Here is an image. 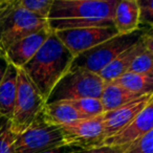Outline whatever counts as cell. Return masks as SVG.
I'll list each match as a JSON object with an SVG mask.
<instances>
[{
  "label": "cell",
  "mask_w": 153,
  "mask_h": 153,
  "mask_svg": "<svg viewBox=\"0 0 153 153\" xmlns=\"http://www.w3.org/2000/svg\"><path fill=\"white\" fill-rule=\"evenodd\" d=\"M74 59V56L53 32L22 69L47 101L58 82L70 69Z\"/></svg>",
  "instance_id": "obj_1"
},
{
  "label": "cell",
  "mask_w": 153,
  "mask_h": 153,
  "mask_svg": "<svg viewBox=\"0 0 153 153\" xmlns=\"http://www.w3.org/2000/svg\"><path fill=\"white\" fill-rule=\"evenodd\" d=\"M48 27V20L26 11L18 2H0V48H7L21 39Z\"/></svg>",
  "instance_id": "obj_2"
},
{
  "label": "cell",
  "mask_w": 153,
  "mask_h": 153,
  "mask_svg": "<svg viewBox=\"0 0 153 153\" xmlns=\"http://www.w3.org/2000/svg\"><path fill=\"white\" fill-rule=\"evenodd\" d=\"M105 84L98 74L82 68H70L55 86L46 104L86 98L101 99Z\"/></svg>",
  "instance_id": "obj_3"
},
{
  "label": "cell",
  "mask_w": 153,
  "mask_h": 153,
  "mask_svg": "<svg viewBox=\"0 0 153 153\" xmlns=\"http://www.w3.org/2000/svg\"><path fill=\"white\" fill-rule=\"evenodd\" d=\"M144 28L127 35H117L113 38L74 57L70 68H82L94 74H99L109 63L129 47L134 45L143 36Z\"/></svg>",
  "instance_id": "obj_4"
},
{
  "label": "cell",
  "mask_w": 153,
  "mask_h": 153,
  "mask_svg": "<svg viewBox=\"0 0 153 153\" xmlns=\"http://www.w3.org/2000/svg\"><path fill=\"white\" fill-rule=\"evenodd\" d=\"M17 97L11 119L12 130L19 135L43 110L46 101L22 68H17Z\"/></svg>",
  "instance_id": "obj_5"
},
{
  "label": "cell",
  "mask_w": 153,
  "mask_h": 153,
  "mask_svg": "<svg viewBox=\"0 0 153 153\" xmlns=\"http://www.w3.org/2000/svg\"><path fill=\"white\" fill-rule=\"evenodd\" d=\"M119 0H53L48 20H113Z\"/></svg>",
  "instance_id": "obj_6"
},
{
  "label": "cell",
  "mask_w": 153,
  "mask_h": 153,
  "mask_svg": "<svg viewBox=\"0 0 153 153\" xmlns=\"http://www.w3.org/2000/svg\"><path fill=\"white\" fill-rule=\"evenodd\" d=\"M64 145L60 126L49 124L40 112L30 127L17 136L15 153H37Z\"/></svg>",
  "instance_id": "obj_7"
},
{
  "label": "cell",
  "mask_w": 153,
  "mask_h": 153,
  "mask_svg": "<svg viewBox=\"0 0 153 153\" xmlns=\"http://www.w3.org/2000/svg\"><path fill=\"white\" fill-rule=\"evenodd\" d=\"M66 146L78 149H91L100 147L104 140L103 114L72 121L60 126Z\"/></svg>",
  "instance_id": "obj_8"
},
{
  "label": "cell",
  "mask_w": 153,
  "mask_h": 153,
  "mask_svg": "<svg viewBox=\"0 0 153 153\" xmlns=\"http://www.w3.org/2000/svg\"><path fill=\"white\" fill-rule=\"evenodd\" d=\"M55 34L66 48L76 57L80 53L115 37L119 33L114 26H97L58 30L55 32Z\"/></svg>",
  "instance_id": "obj_9"
},
{
  "label": "cell",
  "mask_w": 153,
  "mask_h": 153,
  "mask_svg": "<svg viewBox=\"0 0 153 153\" xmlns=\"http://www.w3.org/2000/svg\"><path fill=\"white\" fill-rule=\"evenodd\" d=\"M152 96H143L134 101L127 103L113 110L103 113V126H104V140L127 128L136 115L146 107Z\"/></svg>",
  "instance_id": "obj_10"
},
{
  "label": "cell",
  "mask_w": 153,
  "mask_h": 153,
  "mask_svg": "<svg viewBox=\"0 0 153 153\" xmlns=\"http://www.w3.org/2000/svg\"><path fill=\"white\" fill-rule=\"evenodd\" d=\"M153 129V96L134 121L122 132L103 140L101 146H126Z\"/></svg>",
  "instance_id": "obj_11"
},
{
  "label": "cell",
  "mask_w": 153,
  "mask_h": 153,
  "mask_svg": "<svg viewBox=\"0 0 153 153\" xmlns=\"http://www.w3.org/2000/svg\"><path fill=\"white\" fill-rule=\"evenodd\" d=\"M53 30L48 27L32 34L14 43L5 51L9 62L17 68H22L42 47Z\"/></svg>",
  "instance_id": "obj_12"
},
{
  "label": "cell",
  "mask_w": 153,
  "mask_h": 153,
  "mask_svg": "<svg viewBox=\"0 0 153 153\" xmlns=\"http://www.w3.org/2000/svg\"><path fill=\"white\" fill-rule=\"evenodd\" d=\"M145 48H146V47H145L144 42H143L142 38H140L135 44L132 45L127 51H125L124 53H122L121 55L117 56L111 63H109L108 65L103 70H101L98 74L102 78V80L105 83H109V82L114 81L117 78L123 76L124 74L129 71L130 66H131L133 60L135 59Z\"/></svg>",
  "instance_id": "obj_13"
},
{
  "label": "cell",
  "mask_w": 153,
  "mask_h": 153,
  "mask_svg": "<svg viewBox=\"0 0 153 153\" xmlns=\"http://www.w3.org/2000/svg\"><path fill=\"white\" fill-rule=\"evenodd\" d=\"M113 24L119 35H127L140 28V7L137 0L119 1L113 16Z\"/></svg>",
  "instance_id": "obj_14"
},
{
  "label": "cell",
  "mask_w": 153,
  "mask_h": 153,
  "mask_svg": "<svg viewBox=\"0 0 153 153\" xmlns=\"http://www.w3.org/2000/svg\"><path fill=\"white\" fill-rule=\"evenodd\" d=\"M17 67L10 63L4 78L0 84V115L11 120L17 97Z\"/></svg>",
  "instance_id": "obj_15"
},
{
  "label": "cell",
  "mask_w": 153,
  "mask_h": 153,
  "mask_svg": "<svg viewBox=\"0 0 153 153\" xmlns=\"http://www.w3.org/2000/svg\"><path fill=\"white\" fill-rule=\"evenodd\" d=\"M41 113L45 121L56 126H62L76 120L85 119L68 101L45 104Z\"/></svg>",
  "instance_id": "obj_16"
},
{
  "label": "cell",
  "mask_w": 153,
  "mask_h": 153,
  "mask_svg": "<svg viewBox=\"0 0 153 153\" xmlns=\"http://www.w3.org/2000/svg\"><path fill=\"white\" fill-rule=\"evenodd\" d=\"M140 97L143 96L134 94L113 82H109L104 86L102 97H101V102L104 107V111L107 112V111L119 108Z\"/></svg>",
  "instance_id": "obj_17"
},
{
  "label": "cell",
  "mask_w": 153,
  "mask_h": 153,
  "mask_svg": "<svg viewBox=\"0 0 153 153\" xmlns=\"http://www.w3.org/2000/svg\"><path fill=\"white\" fill-rule=\"evenodd\" d=\"M112 82L134 94L140 96H153V74L128 71Z\"/></svg>",
  "instance_id": "obj_18"
},
{
  "label": "cell",
  "mask_w": 153,
  "mask_h": 153,
  "mask_svg": "<svg viewBox=\"0 0 153 153\" xmlns=\"http://www.w3.org/2000/svg\"><path fill=\"white\" fill-rule=\"evenodd\" d=\"M70 104L79 111L85 119L87 117H100L104 111V107L101 102V99L97 98H86L81 100L70 101Z\"/></svg>",
  "instance_id": "obj_19"
},
{
  "label": "cell",
  "mask_w": 153,
  "mask_h": 153,
  "mask_svg": "<svg viewBox=\"0 0 153 153\" xmlns=\"http://www.w3.org/2000/svg\"><path fill=\"white\" fill-rule=\"evenodd\" d=\"M17 136L12 130L11 120L0 115V153H15Z\"/></svg>",
  "instance_id": "obj_20"
},
{
  "label": "cell",
  "mask_w": 153,
  "mask_h": 153,
  "mask_svg": "<svg viewBox=\"0 0 153 153\" xmlns=\"http://www.w3.org/2000/svg\"><path fill=\"white\" fill-rule=\"evenodd\" d=\"M18 2L26 11L48 20L53 0H18Z\"/></svg>",
  "instance_id": "obj_21"
},
{
  "label": "cell",
  "mask_w": 153,
  "mask_h": 153,
  "mask_svg": "<svg viewBox=\"0 0 153 153\" xmlns=\"http://www.w3.org/2000/svg\"><path fill=\"white\" fill-rule=\"evenodd\" d=\"M129 71L136 74H153V56L146 48L133 60Z\"/></svg>",
  "instance_id": "obj_22"
},
{
  "label": "cell",
  "mask_w": 153,
  "mask_h": 153,
  "mask_svg": "<svg viewBox=\"0 0 153 153\" xmlns=\"http://www.w3.org/2000/svg\"><path fill=\"white\" fill-rule=\"evenodd\" d=\"M124 153H153V129L125 146Z\"/></svg>",
  "instance_id": "obj_23"
},
{
  "label": "cell",
  "mask_w": 153,
  "mask_h": 153,
  "mask_svg": "<svg viewBox=\"0 0 153 153\" xmlns=\"http://www.w3.org/2000/svg\"><path fill=\"white\" fill-rule=\"evenodd\" d=\"M140 7V25L153 27V0H137Z\"/></svg>",
  "instance_id": "obj_24"
},
{
  "label": "cell",
  "mask_w": 153,
  "mask_h": 153,
  "mask_svg": "<svg viewBox=\"0 0 153 153\" xmlns=\"http://www.w3.org/2000/svg\"><path fill=\"white\" fill-rule=\"evenodd\" d=\"M125 146H100L91 149H78L76 153H124Z\"/></svg>",
  "instance_id": "obj_25"
},
{
  "label": "cell",
  "mask_w": 153,
  "mask_h": 153,
  "mask_svg": "<svg viewBox=\"0 0 153 153\" xmlns=\"http://www.w3.org/2000/svg\"><path fill=\"white\" fill-rule=\"evenodd\" d=\"M142 40L145 44V47L148 51H150L153 56V27H148V30H145L143 33Z\"/></svg>",
  "instance_id": "obj_26"
},
{
  "label": "cell",
  "mask_w": 153,
  "mask_h": 153,
  "mask_svg": "<svg viewBox=\"0 0 153 153\" xmlns=\"http://www.w3.org/2000/svg\"><path fill=\"white\" fill-rule=\"evenodd\" d=\"M9 65H10V62L7 60V56H5V53L0 48V84H1L5 74H7Z\"/></svg>",
  "instance_id": "obj_27"
},
{
  "label": "cell",
  "mask_w": 153,
  "mask_h": 153,
  "mask_svg": "<svg viewBox=\"0 0 153 153\" xmlns=\"http://www.w3.org/2000/svg\"><path fill=\"white\" fill-rule=\"evenodd\" d=\"M76 149L78 148L64 145V146L55 147V148L47 149V150H43V151H40V152H37V153H71L72 151L76 150Z\"/></svg>",
  "instance_id": "obj_28"
},
{
  "label": "cell",
  "mask_w": 153,
  "mask_h": 153,
  "mask_svg": "<svg viewBox=\"0 0 153 153\" xmlns=\"http://www.w3.org/2000/svg\"><path fill=\"white\" fill-rule=\"evenodd\" d=\"M76 150H78V149H76ZM76 150H74V151H72L71 153H76Z\"/></svg>",
  "instance_id": "obj_29"
},
{
  "label": "cell",
  "mask_w": 153,
  "mask_h": 153,
  "mask_svg": "<svg viewBox=\"0 0 153 153\" xmlns=\"http://www.w3.org/2000/svg\"><path fill=\"white\" fill-rule=\"evenodd\" d=\"M0 2H1V0H0Z\"/></svg>",
  "instance_id": "obj_30"
}]
</instances>
